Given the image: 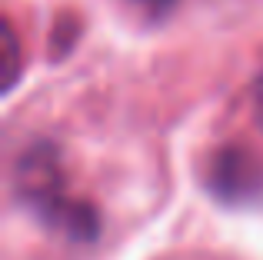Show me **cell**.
I'll return each instance as SVG.
<instances>
[{"instance_id": "obj_3", "label": "cell", "mask_w": 263, "mask_h": 260, "mask_svg": "<svg viewBox=\"0 0 263 260\" xmlns=\"http://www.w3.org/2000/svg\"><path fill=\"white\" fill-rule=\"evenodd\" d=\"M4 87L7 90H13L17 87V80H20V40H17V30H13V24L10 20H4Z\"/></svg>"}, {"instance_id": "obj_5", "label": "cell", "mask_w": 263, "mask_h": 260, "mask_svg": "<svg viewBox=\"0 0 263 260\" xmlns=\"http://www.w3.org/2000/svg\"><path fill=\"white\" fill-rule=\"evenodd\" d=\"M250 100H253V120H257V127L263 130V73L257 80H253V94H250Z\"/></svg>"}, {"instance_id": "obj_2", "label": "cell", "mask_w": 263, "mask_h": 260, "mask_svg": "<svg viewBox=\"0 0 263 260\" xmlns=\"http://www.w3.org/2000/svg\"><path fill=\"white\" fill-rule=\"evenodd\" d=\"M206 190L227 207H253L263 200V163L253 150L227 143L210 154Z\"/></svg>"}, {"instance_id": "obj_1", "label": "cell", "mask_w": 263, "mask_h": 260, "mask_svg": "<svg viewBox=\"0 0 263 260\" xmlns=\"http://www.w3.org/2000/svg\"><path fill=\"white\" fill-rule=\"evenodd\" d=\"M13 197L47 230L73 244H93L100 237V214L70 190L64 157L53 143H33L13 163Z\"/></svg>"}, {"instance_id": "obj_4", "label": "cell", "mask_w": 263, "mask_h": 260, "mask_svg": "<svg viewBox=\"0 0 263 260\" xmlns=\"http://www.w3.org/2000/svg\"><path fill=\"white\" fill-rule=\"evenodd\" d=\"M123 4H127L137 17L150 20V24H160V20H167L170 13L177 10L180 0H123Z\"/></svg>"}]
</instances>
